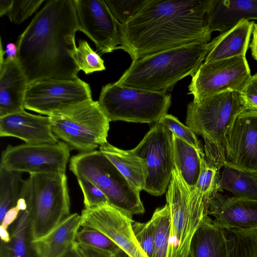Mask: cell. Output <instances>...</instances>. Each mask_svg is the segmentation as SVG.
<instances>
[{"label":"cell","instance_id":"6da1fadb","mask_svg":"<svg viewBox=\"0 0 257 257\" xmlns=\"http://www.w3.org/2000/svg\"><path fill=\"white\" fill-rule=\"evenodd\" d=\"M212 0H150L132 18L118 25L119 49L132 61L148 55L193 43H208L212 32Z\"/></svg>","mask_w":257,"mask_h":257},{"label":"cell","instance_id":"7a4b0ae2","mask_svg":"<svg viewBox=\"0 0 257 257\" xmlns=\"http://www.w3.org/2000/svg\"><path fill=\"white\" fill-rule=\"evenodd\" d=\"M79 30L73 0H51L19 36L17 58L29 83L72 80L80 71L71 54Z\"/></svg>","mask_w":257,"mask_h":257},{"label":"cell","instance_id":"3957f363","mask_svg":"<svg viewBox=\"0 0 257 257\" xmlns=\"http://www.w3.org/2000/svg\"><path fill=\"white\" fill-rule=\"evenodd\" d=\"M209 49L208 43H193L163 50L132 61L117 81L118 85L167 93L183 78L193 76Z\"/></svg>","mask_w":257,"mask_h":257},{"label":"cell","instance_id":"277c9868","mask_svg":"<svg viewBox=\"0 0 257 257\" xmlns=\"http://www.w3.org/2000/svg\"><path fill=\"white\" fill-rule=\"evenodd\" d=\"M244 109L239 93L232 91L192 100L187 105L186 125L203 138L207 161L219 170L225 161L227 136Z\"/></svg>","mask_w":257,"mask_h":257},{"label":"cell","instance_id":"5b68a950","mask_svg":"<svg viewBox=\"0 0 257 257\" xmlns=\"http://www.w3.org/2000/svg\"><path fill=\"white\" fill-rule=\"evenodd\" d=\"M21 196L27 202L33 240L47 234L70 215L65 173L30 174Z\"/></svg>","mask_w":257,"mask_h":257},{"label":"cell","instance_id":"8992f818","mask_svg":"<svg viewBox=\"0 0 257 257\" xmlns=\"http://www.w3.org/2000/svg\"><path fill=\"white\" fill-rule=\"evenodd\" d=\"M69 169L76 178L83 177L98 187L109 205L132 216L144 213L140 192L100 151L72 156Z\"/></svg>","mask_w":257,"mask_h":257},{"label":"cell","instance_id":"52a82bcc","mask_svg":"<svg viewBox=\"0 0 257 257\" xmlns=\"http://www.w3.org/2000/svg\"><path fill=\"white\" fill-rule=\"evenodd\" d=\"M98 102L110 121L156 123L171 105V96L160 93L124 87L115 82L104 85Z\"/></svg>","mask_w":257,"mask_h":257},{"label":"cell","instance_id":"ba28073f","mask_svg":"<svg viewBox=\"0 0 257 257\" xmlns=\"http://www.w3.org/2000/svg\"><path fill=\"white\" fill-rule=\"evenodd\" d=\"M55 136L80 153L107 142L110 121L93 100L49 116Z\"/></svg>","mask_w":257,"mask_h":257},{"label":"cell","instance_id":"9c48e42d","mask_svg":"<svg viewBox=\"0 0 257 257\" xmlns=\"http://www.w3.org/2000/svg\"><path fill=\"white\" fill-rule=\"evenodd\" d=\"M191 188L175 166L166 193L171 231L167 257H189L193 235L208 215V211L189 202Z\"/></svg>","mask_w":257,"mask_h":257},{"label":"cell","instance_id":"30bf717a","mask_svg":"<svg viewBox=\"0 0 257 257\" xmlns=\"http://www.w3.org/2000/svg\"><path fill=\"white\" fill-rule=\"evenodd\" d=\"M172 133L159 121L132 150L146 162L147 177L145 191L154 196L165 193L175 167Z\"/></svg>","mask_w":257,"mask_h":257},{"label":"cell","instance_id":"8fae6325","mask_svg":"<svg viewBox=\"0 0 257 257\" xmlns=\"http://www.w3.org/2000/svg\"><path fill=\"white\" fill-rule=\"evenodd\" d=\"M92 100L89 84L79 78L45 79L29 84L25 108L50 116Z\"/></svg>","mask_w":257,"mask_h":257},{"label":"cell","instance_id":"7c38bea8","mask_svg":"<svg viewBox=\"0 0 257 257\" xmlns=\"http://www.w3.org/2000/svg\"><path fill=\"white\" fill-rule=\"evenodd\" d=\"M245 56L202 63L188 86L198 101L207 96L232 91L240 93L251 77Z\"/></svg>","mask_w":257,"mask_h":257},{"label":"cell","instance_id":"4fadbf2b","mask_svg":"<svg viewBox=\"0 0 257 257\" xmlns=\"http://www.w3.org/2000/svg\"><path fill=\"white\" fill-rule=\"evenodd\" d=\"M71 149L63 141L53 144L9 145L2 152L0 166L30 174L65 173Z\"/></svg>","mask_w":257,"mask_h":257},{"label":"cell","instance_id":"5bb4252c","mask_svg":"<svg viewBox=\"0 0 257 257\" xmlns=\"http://www.w3.org/2000/svg\"><path fill=\"white\" fill-rule=\"evenodd\" d=\"M78 31L84 33L102 54L119 49L118 24L104 0H73Z\"/></svg>","mask_w":257,"mask_h":257},{"label":"cell","instance_id":"9a60e30c","mask_svg":"<svg viewBox=\"0 0 257 257\" xmlns=\"http://www.w3.org/2000/svg\"><path fill=\"white\" fill-rule=\"evenodd\" d=\"M80 217L81 227L103 233L130 256L148 257L135 235L132 216L107 204L93 209L85 208Z\"/></svg>","mask_w":257,"mask_h":257},{"label":"cell","instance_id":"2e32d148","mask_svg":"<svg viewBox=\"0 0 257 257\" xmlns=\"http://www.w3.org/2000/svg\"><path fill=\"white\" fill-rule=\"evenodd\" d=\"M223 166L257 173V111L244 109L236 118L225 145Z\"/></svg>","mask_w":257,"mask_h":257},{"label":"cell","instance_id":"e0dca14e","mask_svg":"<svg viewBox=\"0 0 257 257\" xmlns=\"http://www.w3.org/2000/svg\"><path fill=\"white\" fill-rule=\"evenodd\" d=\"M208 213L222 230L257 229V198L227 197L218 192L209 202Z\"/></svg>","mask_w":257,"mask_h":257},{"label":"cell","instance_id":"ac0fdd59","mask_svg":"<svg viewBox=\"0 0 257 257\" xmlns=\"http://www.w3.org/2000/svg\"><path fill=\"white\" fill-rule=\"evenodd\" d=\"M1 43L0 117L25 110V97L29 84L17 57H4Z\"/></svg>","mask_w":257,"mask_h":257},{"label":"cell","instance_id":"d6986e66","mask_svg":"<svg viewBox=\"0 0 257 257\" xmlns=\"http://www.w3.org/2000/svg\"><path fill=\"white\" fill-rule=\"evenodd\" d=\"M0 136L18 138L29 144H53L59 142L53 134L49 116L25 110L0 117Z\"/></svg>","mask_w":257,"mask_h":257},{"label":"cell","instance_id":"ffe728a7","mask_svg":"<svg viewBox=\"0 0 257 257\" xmlns=\"http://www.w3.org/2000/svg\"><path fill=\"white\" fill-rule=\"evenodd\" d=\"M254 24L252 21H242L221 33L209 42V49L204 62L245 56Z\"/></svg>","mask_w":257,"mask_h":257},{"label":"cell","instance_id":"44dd1931","mask_svg":"<svg viewBox=\"0 0 257 257\" xmlns=\"http://www.w3.org/2000/svg\"><path fill=\"white\" fill-rule=\"evenodd\" d=\"M251 20H257V0H212L209 15L212 32L221 33Z\"/></svg>","mask_w":257,"mask_h":257},{"label":"cell","instance_id":"7402d4cb","mask_svg":"<svg viewBox=\"0 0 257 257\" xmlns=\"http://www.w3.org/2000/svg\"><path fill=\"white\" fill-rule=\"evenodd\" d=\"M81 224L80 215L70 214L43 237L33 240L39 257H61L76 242Z\"/></svg>","mask_w":257,"mask_h":257},{"label":"cell","instance_id":"603a6c76","mask_svg":"<svg viewBox=\"0 0 257 257\" xmlns=\"http://www.w3.org/2000/svg\"><path fill=\"white\" fill-rule=\"evenodd\" d=\"M102 153L138 192L144 190L147 177L145 161L131 150L118 149L107 142L99 147Z\"/></svg>","mask_w":257,"mask_h":257},{"label":"cell","instance_id":"cb8c5ba5","mask_svg":"<svg viewBox=\"0 0 257 257\" xmlns=\"http://www.w3.org/2000/svg\"><path fill=\"white\" fill-rule=\"evenodd\" d=\"M189 257H228L224 230L215 226L209 215L193 236Z\"/></svg>","mask_w":257,"mask_h":257},{"label":"cell","instance_id":"d4e9b609","mask_svg":"<svg viewBox=\"0 0 257 257\" xmlns=\"http://www.w3.org/2000/svg\"><path fill=\"white\" fill-rule=\"evenodd\" d=\"M12 225L10 242L1 241L0 257H39L33 245L28 210L21 211Z\"/></svg>","mask_w":257,"mask_h":257},{"label":"cell","instance_id":"484cf974","mask_svg":"<svg viewBox=\"0 0 257 257\" xmlns=\"http://www.w3.org/2000/svg\"><path fill=\"white\" fill-rule=\"evenodd\" d=\"M172 136L175 166L187 184L193 188L199 177L202 157L205 153L202 148L197 150L175 135Z\"/></svg>","mask_w":257,"mask_h":257},{"label":"cell","instance_id":"4316f807","mask_svg":"<svg viewBox=\"0 0 257 257\" xmlns=\"http://www.w3.org/2000/svg\"><path fill=\"white\" fill-rule=\"evenodd\" d=\"M218 190H227L234 197L257 198V173L223 166Z\"/></svg>","mask_w":257,"mask_h":257},{"label":"cell","instance_id":"83f0119b","mask_svg":"<svg viewBox=\"0 0 257 257\" xmlns=\"http://www.w3.org/2000/svg\"><path fill=\"white\" fill-rule=\"evenodd\" d=\"M22 174L0 166V223L21 197L25 182Z\"/></svg>","mask_w":257,"mask_h":257},{"label":"cell","instance_id":"f1b7e54d","mask_svg":"<svg viewBox=\"0 0 257 257\" xmlns=\"http://www.w3.org/2000/svg\"><path fill=\"white\" fill-rule=\"evenodd\" d=\"M223 230L228 257H257V229Z\"/></svg>","mask_w":257,"mask_h":257},{"label":"cell","instance_id":"f546056e","mask_svg":"<svg viewBox=\"0 0 257 257\" xmlns=\"http://www.w3.org/2000/svg\"><path fill=\"white\" fill-rule=\"evenodd\" d=\"M155 232L154 257H167L171 231V218L168 205L158 208L150 220Z\"/></svg>","mask_w":257,"mask_h":257},{"label":"cell","instance_id":"4dcf8cb0","mask_svg":"<svg viewBox=\"0 0 257 257\" xmlns=\"http://www.w3.org/2000/svg\"><path fill=\"white\" fill-rule=\"evenodd\" d=\"M71 56L79 70L86 74L105 69L104 60L91 48L86 41H78V46Z\"/></svg>","mask_w":257,"mask_h":257},{"label":"cell","instance_id":"1f68e13d","mask_svg":"<svg viewBox=\"0 0 257 257\" xmlns=\"http://www.w3.org/2000/svg\"><path fill=\"white\" fill-rule=\"evenodd\" d=\"M77 243L106 252L111 255L120 248L100 231L89 227H82L76 237Z\"/></svg>","mask_w":257,"mask_h":257},{"label":"cell","instance_id":"d6a6232c","mask_svg":"<svg viewBox=\"0 0 257 257\" xmlns=\"http://www.w3.org/2000/svg\"><path fill=\"white\" fill-rule=\"evenodd\" d=\"M150 0H104L117 22L123 25L132 18Z\"/></svg>","mask_w":257,"mask_h":257},{"label":"cell","instance_id":"836d02e7","mask_svg":"<svg viewBox=\"0 0 257 257\" xmlns=\"http://www.w3.org/2000/svg\"><path fill=\"white\" fill-rule=\"evenodd\" d=\"M159 121L169 130L173 135L189 143L197 150L202 148L196 134L187 125L181 122L177 117L167 114Z\"/></svg>","mask_w":257,"mask_h":257},{"label":"cell","instance_id":"e575fe53","mask_svg":"<svg viewBox=\"0 0 257 257\" xmlns=\"http://www.w3.org/2000/svg\"><path fill=\"white\" fill-rule=\"evenodd\" d=\"M77 180L83 194L85 209H93L109 204L106 196L95 185L83 177H77Z\"/></svg>","mask_w":257,"mask_h":257},{"label":"cell","instance_id":"d590c367","mask_svg":"<svg viewBox=\"0 0 257 257\" xmlns=\"http://www.w3.org/2000/svg\"><path fill=\"white\" fill-rule=\"evenodd\" d=\"M44 2L43 0H13L12 5L6 15L11 22L21 24L36 11Z\"/></svg>","mask_w":257,"mask_h":257},{"label":"cell","instance_id":"8d00e7d4","mask_svg":"<svg viewBox=\"0 0 257 257\" xmlns=\"http://www.w3.org/2000/svg\"><path fill=\"white\" fill-rule=\"evenodd\" d=\"M133 229L141 248L148 256L154 257L155 232L152 222H133Z\"/></svg>","mask_w":257,"mask_h":257},{"label":"cell","instance_id":"74e56055","mask_svg":"<svg viewBox=\"0 0 257 257\" xmlns=\"http://www.w3.org/2000/svg\"><path fill=\"white\" fill-rule=\"evenodd\" d=\"M239 94L245 109L257 111V72L251 76Z\"/></svg>","mask_w":257,"mask_h":257},{"label":"cell","instance_id":"f35d334b","mask_svg":"<svg viewBox=\"0 0 257 257\" xmlns=\"http://www.w3.org/2000/svg\"><path fill=\"white\" fill-rule=\"evenodd\" d=\"M76 246L84 257H112L110 254L76 242Z\"/></svg>","mask_w":257,"mask_h":257},{"label":"cell","instance_id":"ab89813d","mask_svg":"<svg viewBox=\"0 0 257 257\" xmlns=\"http://www.w3.org/2000/svg\"><path fill=\"white\" fill-rule=\"evenodd\" d=\"M20 211V209L17 206L10 209L5 214L3 221L0 223L1 226L8 229V226L13 224L17 219Z\"/></svg>","mask_w":257,"mask_h":257},{"label":"cell","instance_id":"60d3db41","mask_svg":"<svg viewBox=\"0 0 257 257\" xmlns=\"http://www.w3.org/2000/svg\"><path fill=\"white\" fill-rule=\"evenodd\" d=\"M252 37L249 44L252 57L257 61V23L253 26Z\"/></svg>","mask_w":257,"mask_h":257},{"label":"cell","instance_id":"b9f144b4","mask_svg":"<svg viewBox=\"0 0 257 257\" xmlns=\"http://www.w3.org/2000/svg\"><path fill=\"white\" fill-rule=\"evenodd\" d=\"M5 54L7 57L15 58L17 56L18 47L16 44L10 43L7 45L6 50H4Z\"/></svg>","mask_w":257,"mask_h":257},{"label":"cell","instance_id":"7bdbcfd3","mask_svg":"<svg viewBox=\"0 0 257 257\" xmlns=\"http://www.w3.org/2000/svg\"><path fill=\"white\" fill-rule=\"evenodd\" d=\"M13 3V0H0V16L6 15L9 10Z\"/></svg>","mask_w":257,"mask_h":257},{"label":"cell","instance_id":"ee69618b","mask_svg":"<svg viewBox=\"0 0 257 257\" xmlns=\"http://www.w3.org/2000/svg\"><path fill=\"white\" fill-rule=\"evenodd\" d=\"M61 257H84L79 251L76 243Z\"/></svg>","mask_w":257,"mask_h":257},{"label":"cell","instance_id":"f6af8a7d","mask_svg":"<svg viewBox=\"0 0 257 257\" xmlns=\"http://www.w3.org/2000/svg\"><path fill=\"white\" fill-rule=\"evenodd\" d=\"M1 241L5 243H8L11 240L10 233L8 229L0 226Z\"/></svg>","mask_w":257,"mask_h":257},{"label":"cell","instance_id":"bcb514c9","mask_svg":"<svg viewBox=\"0 0 257 257\" xmlns=\"http://www.w3.org/2000/svg\"><path fill=\"white\" fill-rule=\"evenodd\" d=\"M112 257H131L127 253L120 249L115 254L112 255Z\"/></svg>","mask_w":257,"mask_h":257}]
</instances>
